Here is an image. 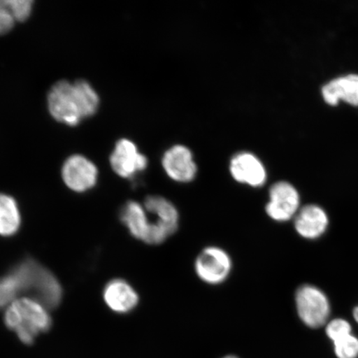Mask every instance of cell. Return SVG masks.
Returning <instances> with one entry per match:
<instances>
[{"instance_id":"obj_7","label":"cell","mask_w":358,"mask_h":358,"mask_svg":"<svg viewBox=\"0 0 358 358\" xmlns=\"http://www.w3.org/2000/svg\"><path fill=\"white\" fill-rule=\"evenodd\" d=\"M112 169L120 177L132 178L147 168L148 159L131 141L122 138L115 145L110 159Z\"/></svg>"},{"instance_id":"obj_16","label":"cell","mask_w":358,"mask_h":358,"mask_svg":"<svg viewBox=\"0 0 358 358\" xmlns=\"http://www.w3.org/2000/svg\"><path fill=\"white\" fill-rule=\"evenodd\" d=\"M20 222V213L15 199L0 194V235L10 236L16 234Z\"/></svg>"},{"instance_id":"obj_1","label":"cell","mask_w":358,"mask_h":358,"mask_svg":"<svg viewBox=\"0 0 358 358\" xmlns=\"http://www.w3.org/2000/svg\"><path fill=\"white\" fill-rule=\"evenodd\" d=\"M4 323L15 331L22 343L32 344L36 336L51 328L52 320L41 303L30 298H22L8 307Z\"/></svg>"},{"instance_id":"obj_12","label":"cell","mask_w":358,"mask_h":358,"mask_svg":"<svg viewBox=\"0 0 358 358\" xmlns=\"http://www.w3.org/2000/svg\"><path fill=\"white\" fill-rule=\"evenodd\" d=\"M105 301L112 310L125 313L138 306V295L132 286L123 280H114L106 286Z\"/></svg>"},{"instance_id":"obj_20","label":"cell","mask_w":358,"mask_h":358,"mask_svg":"<svg viewBox=\"0 0 358 358\" xmlns=\"http://www.w3.org/2000/svg\"><path fill=\"white\" fill-rule=\"evenodd\" d=\"M351 325L346 320L337 319L331 321L327 326L326 333L334 343L351 334Z\"/></svg>"},{"instance_id":"obj_9","label":"cell","mask_w":358,"mask_h":358,"mask_svg":"<svg viewBox=\"0 0 358 358\" xmlns=\"http://www.w3.org/2000/svg\"><path fill=\"white\" fill-rule=\"evenodd\" d=\"M230 172L236 182L250 187H262L266 182V168L252 154L241 153L234 156L231 160Z\"/></svg>"},{"instance_id":"obj_17","label":"cell","mask_w":358,"mask_h":358,"mask_svg":"<svg viewBox=\"0 0 358 358\" xmlns=\"http://www.w3.org/2000/svg\"><path fill=\"white\" fill-rule=\"evenodd\" d=\"M76 99L83 119L90 117L97 111L100 99L96 92L86 80H79L73 84Z\"/></svg>"},{"instance_id":"obj_5","label":"cell","mask_w":358,"mask_h":358,"mask_svg":"<svg viewBox=\"0 0 358 358\" xmlns=\"http://www.w3.org/2000/svg\"><path fill=\"white\" fill-rule=\"evenodd\" d=\"M299 194L296 189L287 182H278L271 187L266 206L268 217L273 221L285 222L299 213Z\"/></svg>"},{"instance_id":"obj_19","label":"cell","mask_w":358,"mask_h":358,"mask_svg":"<svg viewBox=\"0 0 358 358\" xmlns=\"http://www.w3.org/2000/svg\"><path fill=\"white\" fill-rule=\"evenodd\" d=\"M7 3L16 21L28 20L32 13V0H7Z\"/></svg>"},{"instance_id":"obj_15","label":"cell","mask_w":358,"mask_h":358,"mask_svg":"<svg viewBox=\"0 0 358 358\" xmlns=\"http://www.w3.org/2000/svg\"><path fill=\"white\" fill-rule=\"evenodd\" d=\"M120 219L134 237L145 243L151 229L152 222L148 217L145 207L136 201H128L120 212Z\"/></svg>"},{"instance_id":"obj_23","label":"cell","mask_w":358,"mask_h":358,"mask_svg":"<svg viewBox=\"0 0 358 358\" xmlns=\"http://www.w3.org/2000/svg\"><path fill=\"white\" fill-rule=\"evenodd\" d=\"M223 358H238V357H235V356H232V355H231V356H227V357H223Z\"/></svg>"},{"instance_id":"obj_21","label":"cell","mask_w":358,"mask_h":358,"mask_svg":"<svg viewBox=\"0 0 358 358\" xmlns=\"http://www.w3.org/2000/svg\"><path fill=\"white\" fill-rule=\"evenodd\" d=\"M15 21L8 6L7 0H0V34H6L10 31Z\"/></svg>"},{"instance_id":"obj_14","label":"cell","mask_w":358,"mask_h":358,"mask_svg":"<svg viewBox=\"0 0 358 358\" xmlns=\"http://www.w3.org/2000/svg\"><path fill=\"white\" fill-rule=\"evenodd\" d=\"M144 207L148 213L155 217L154 222L166 228L173 235L179 226V213L169 200L160 196H148Z\"/></svg>"},{"instance_id":"obj_4","label":"cell","mask_w":358,"mask_h":358,"mask_svg":"<svg viewBox=\"0 0 358 358\" xmlns=\"http://www.w3.org/2000/svg\"><path fill=\"white\" fill-rule=\"evenodd\" d=\"M49 111L57 122L76 127L83 120L76 99L73 84L59 80L53 86L48 96Z\"/></svg>"},{"instance_id":"obj_8","label":"cell","mask_w":358,"mask_h":358,"mask_svg":"<svg viewBox=\"0 0 358 358\" xmlns=\"http://www.w3.org/2000/svg\"><path fill=\"white\" fill-rule=\"evenodd\" d=\"M162 164L167 176L178 182H192L198 171L192 152L182 145L170 148L163 157Z\"/></svg>"},{"instance_id":"obj_3","label":"cell","mask_w":358,"mask_h":358,"mask_svg":"<svg viewBox=\"0 0 358 358\" xmlns=\"http://www.w3.org/2000/svg\"><path fill=\"white\" fill-rule=\"evenodd\" d=\"M295 304L299 317L307 326L316 329L328 320L330 306L322 291L313 285H303L295 294Z\"/></svg>"},{"instance_id":"obj_11","label":"cell","mask_w":358,"mask_h":358,"mask_svg":"<svg viewBox=\"0 0 358 358\" xmlns=\"http://www.w3.org/2000/svg\"><path fill=\"white\" fill-rule=\"evenodd\" d=\"M324 100L330 106L340 101L358 106V75L349 74L330 80L322 89Z\"/></svg>"},{"instance_id":"obj_18","label":"cell","mask_w":358,"mask_h":358,"mask_svg":"<svg viewBox=\"0 0 358 358\" xmlns=\"http://www.w3.org/2000/svg\"><path fill=\"white\" fill-rule=\"evenodd\" d=\"M335 353L338 358H357L358 357V338L349 334L334 342Z\"/></svg>"},{"instance_id":"obj_22","label":"cell","mask_w":358,"mask_h":358,"mask_svg":"<svg viewBox=\"0 0 358 358\" xmlns=\"http://www.w3.org/2000/svg\"><path fill=\"white\" fill-rule=\"evenodd\" d=\"M353 316H355V319L358 323V307H357L355 311H353Z\"/></svg>"},{"instance_id":"obj_13","label":"cell","mask_w":358,"mask_h":358,"mask_svg":"<svg viewBox=\"0 0 358 358\" xmlns=\"http://www.w3.org/2000/svg\"><path fill=\"white\" fill-rule=\"evenodd\" d=\"M29 287L28 272L20 262L6 275L0 277V308L16 301L19 294H29Z\"/></svg>"},{"instance_id":"obj_2","label":"cell","mask_w":358,"mask_h":358,"mask_svg":"<svg viewBox=\"0 0 358 358\" xmlns=\"http://www.w3.org/2000/svg\"><path fill=\"white\" fill-rule=\"evenodd\" d=\"M194 268L196 275L204 283L221 285L231 274L232 261L225 250L218 246H208L196 258Z\"/></svg>"},{"instance_id":"obj_6","label":"cell","mask_w":358,"mask_h":358,"mask_svg":"<svg viewBox=\"0 0 358 358\" xmlns=\"http://www.w3.org/2000/svg\"><path fill=\"white\" fill-rule=\"evenodd\" d=\"M62 176L69 189L83 192L96 185L98 170L96 165L86 157L76 155L66 160L62 167Z\"/></svg>"},{"instance_id":"obj_10","label":"cell","mask_w":358,"mask_h":358,"mask_svg":"<svg viewBox=\"0 0 358 358\" xmlns=\"http://www.w3.org/2000/svg\"><path fill=\"white\" fill-rule=\"evenodd\" d=\"M328 224L326 213L316 205L306 206L295 216V230L306 239H316L323 235Z\"/></svg>"}]
</instances>
